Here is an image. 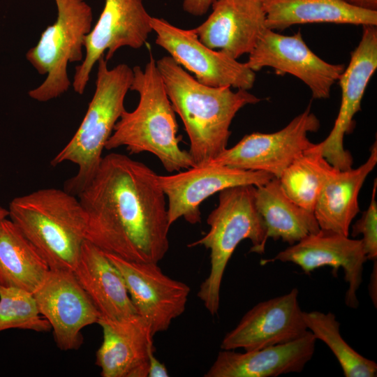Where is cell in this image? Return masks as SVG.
<instances>
[{
    "label": "cell",
    "mask_w": 377,
    "mask_h": 377,
    "mask_svg": "<svg viewBox=\"0 0 377 377\" xmlns=\"http://www.w3.org/2000/svg\"><path fill=\"white\" fill-rule=\"evenodd\" d=\"M158 176L126 155L104 156L77 195L87 218L86 239L127 260H161L169 249L171 226Z\"/></svg>",
    "instance_id": "cell-1"
},
{
    "label": "cell",
    "mask_w": 377,
    "mask_h": 377,
    "mask_svg": "<svg viewBox=\"0 0 377 377\" xmlns=\"http://www.w3.org/2000/svg\"><path fill=\"white\" fill-rule=\"evenodd\" d=\"M172 106L190 140L193 167L208 164L227 149L230 124L245 105L261 99L248 90L199 82L170 56L156 61Z\"/></svg>",
    "instance_id": "cell-2"
},
{
    "label": "cell",
    "mask_w": 377,
    "mask_h": 377,
    "mask_svg": "<svg viewBox=\"0 0 377 377\" xmlns=\"http://www.w3.org/2000/svg\"><path fill=\"white\" fill-rule=\"evenodd\" d=\"M133 71L130 90L139 94V103L134 110L123 112L105 149L124 146L130 154L151 153L170 172L193 167L188 151L179 147L175 112L155 59L151 55L144 68L135 66Z\"/></svg>",
    "instance_id": "cell-3"
},
{
    "label": "cell",
    "mask_w": 377,
    "mask_h": 377,
    "mask_svg": "<svg viewBox=\"0 0 377 377\" xmlns=\"http://www.w3.org/2000/svg\"><path fill=\"white\" fill-rule=\"evenodd\" d=\"M8 212L50 269L73 272L87 233L77 196L64 189L41 188L13 199Z\"/></svg>",
    "instance_id": "cell-4"
},
{
    "label": "cell",
    "mask_w": 377,
    "mask_h": 377,
    "mask_svg": "<svg viewBox=\"0 0 377 377\" xmlns=\"http://www.w3.org/2000/svg\"><path fill=\"white\" fill-rule=\"evenodd\" d=\"M102 57L98 61L96 89L86 114L67 145L51 161L56 166L69 161L77 165L75 175L64 189L76 196L94 177L103 157V151L124 108V100L133 77L126 64L109 69Z\"/></svg>",
    "instance_id": "cell-5"
},
{
    "label": "cell",
    "mask_w": 377,
    "mask_h": 377,
    "mask_svg": "<svg viewBox=\"0 0 377 377\" xmlns=\"http://www.w3.org/2000/svg\"><path fill=\"white\" fill-rule=\"evenodd\" d=\"M253 185H240L219 192L218 206L209 214L208 232L188 247L203 246L210 251V270L198 292L209 313H218L220 290L226 266L238 244L249 239L250 252L264 253L267 240L263 219L256 203Z\"/></svg>",
    "instance_id": "cell-6"
},
{
    "label": "cell",
    "mask_w": 377,
    "mask_h": 377,
    "mask_svg": "<svg viewBox=\"0 0 377 377\" xmlns=\"http://www.w3.org/2000/svg\"><path fill=\"white\" fill-rule=\"evenodd\" d=\"M55 22L42 32L37 44L26 53V59L41 75H46L29 97L47 102L60 97L71 85L67 67L82 62L84 38L92 29L93 11L85 0H54Z\"/></svg>",
    "instance_id": "cell-7"
},
{
    "label": "cell",
    "mask_w": 377,
    "mask_h": 377,
    "mask_svg": "<svg viewBox=\"0 0 377 377\" xmlns=\"http://www.w3.org/2000/svg\"><path fill=\"white\" fill-rule=\"evenodd\" d=\"M319 128V119L308 107L276 132L246 135L208 164L262 171L279 178L289 165L313 145L307 135Z\"/></svg>",
    "instance_id": "cell-8"
},
{
    "label": "cell",
    "mask_w": 377,
    "mask_h": 377,
    "mask_svg": "<svg viewBox=\"0 0 377 377\" xmlns=\"http://www.w3.org/2000/svg\"><path fill=\"white\" fill-rule=\"evenodd\" d=\"M151 18L143 0H105L97 22L84 38L85 56L75 67L74 91L84 94L91 72L101 57L108 61L123 47H142L152 31Z\"/></svg>",
    "instance_id": "cell-9"
},
{
    "label": "cell",
    "mask_w": 377,
    "mask_h": 377,
    "mask_svg": "<svg viewBox=\"0 0 377 377\" xmlns=\"http://www.w3.org/2000/svg\"><path fill=\"white\" fill-rule=\"evenodd\" d=\"M155 43L165 50L184 69L195 75L200 83L209 87L251 89L256 73L246 63L211 49L198 38L194 29L175 27L163 18L151 17Z\"/></svg>",
    "instance_id": "cell-10"
},
{
    "label": "cell",
    "mask_w": 377,
    "mask_h": 377,
    "mask_svg": "<svg viewBox=\"0 0 377 377\" xmlns=\"http://www.w3.org/2000/svg\"><path fill=\"white\" fill-rule=\"evenodd\" d=\"M249 54L246 64L252 71L271 67L278 75H294L309 87L314 99L328 98L345 69L343 64H330L317 56L300 31L286 36L266 28Z\"/></svg>",
    "instance_id": "cell-11"
},
{
    "label": "cell",
    "mask_w": 377,
    "mask_h": 377,
    "mask_svg": "<svg viewBox=\"0 0 377 377\" xmlns=\"http://www.w3.org/2000/svg\"><path fill=\"white\" fill-rule=\"evenodd\" d=\"M105 253L119 271L137 313L147 321L153 336L168 330L172 321L184 312L190 287L165 274L158 263Z\"/></svg>",
    "instance_id": "cell-12"
},
{
    "label": "cell",
    "mask_w": 377,
    "mask_h": 377,
    "mask_svg": "<svg viewBox=\"0 0 377 377\" xmlns=\"http://www.w3.org/2000/svg\"><path fill=\"white\" fill-rule=\"evenodd\" d=\"M377 68V29L362 26L358 45L339 78L341 91L339 111L328 136L317 146L322 155L335 168H352L353 159L343 147V138L354 128L353 117L361 110V103L369 82Z\"/></svg>",
    "instance_id": "cell-13"
},
{
    "label": "cell",
    "mask_w": 377,
    "mask_h": 377,
    "mask_svg": "<svg viewBox=\"0 0 377 377\" xmlns=\"http://www.w3.org/2000/svg\"><path fill=\"white\" fill-rule=\"evenodd\" d=\"M274 177L272 175L225 165L207 164L191 167L170 175H158L159 184L168 198V216L172 226L184 218L191 224L201 222V203L227 188L240 185L256 186Z\"/></svg>",
    "instance_id": "cell-14"
},
{
    "label": "cell",
    "mask_w": 377,
    "mask_h": 377,
    "mask_svg": "<svg viewBox=\"0 0 377 377\" xmlns=\"http://www.w3.org/2000/svg\"><path fill=\"white\" fill-rule=\"evenodd\" d=\"M33 295L62 350L79 348L83 341L82 330L97 323L101 316L71 271L50 269Z\"/></svg>",
    "instance_id": "cell-15"
},
{
    "label": "cell",
    "mask_w": 377,
    "mask_h": 377,
    "mask_svg": "<svg viewBox=\"0 0 377 377\" xmlns=\"http://www.w3.org/2000/svg\"><path fill=\"white\" fill-rule=\"evenodd\" d=\"M367 260L361 239H350L333 231L320 229L286 249L274 257L260 260V265L280 261L297 265L309 274L316 269L330 266L337 276L340 267L348 283L345 303L349 308L359 306L357 292L362 282L364 264Z\"/></svg>",
    "instance_id": "cell-16"
},
{
    "label": "cell",
    "mask_w": 377,
    "mask_h": 377,
    "mask_svg": "<svg viewBox=\"0 0 377 377\" xmlns=\"http://www.w3.org/2000/svg\"><path fill=\"white\" fill-rule=\"evenodd\" d=\"M308 329L298 302V290L260 302L248 311L222 339V350L245 351L292 341Z\"/></svg>",
    "instance_id": "cell-17"
},
{
    "label": "cell",
    "mask_w": 377,
    "mask_h": 377,
    "mask_svg": "<svg viewBox=\"0 0 377 377\" xmlns=\"http://www.w3.org/2000/svg\"><path fill=\"white\" fill-rule=\"evenodd\" d=\"M207 20L194 29L208 47L237 59L249 54L266 27L262 0H214Z\"/></svg>",
    "instance_id": "cell-18"
},
{
    "label": "cell",
    "mask_w": 377,
    "mask_h": 377,
    "mask_svg": "<svg viewBox=\"0 0 377 377\" xmlns=\"http://www.w3.org/2000/svg\"><path fill=\"white\" fill-rule=\"evenodd\" d=\"M97 324L103 341L96 364L103 377H147L149 353L154 350L153 334L138 313L121 319L100 316Z\"/></svg>",
    "instance_id": "cell-19"
},
{
    "label": "cell",
    "mask_w": 377,
    "mask_h": 377,
    "mask_svg": "<svg viewBox=\"0 0 377 377\" xmlns=\"http://www.w3.org/2000/svg\"><path fill=\"white\" fill-rule=\"evenodd\" d=\"M316 339L308 330L287 343L238 353L223 350L205 377H276L301 372L311 360Z\"/></svg>",
    "instance_id": "cell-20"
},
{
    "label": "cell",
    "mask_w": 377,
    "mask_h": 377,
    "mask_svg": "<svg viewBox=\"0 0 377 377\" xmlns=\"http://www.w3.org/2000/svg\"><path fill=\"white\" fill-rule=\"evenodd\" d=\"M73 272L101 316L121 319L137 313L118 269L87 239Z\"/></svg>",
    "instance_id": "cell-21"
},
{
    "label": "cell",
    "mask_w": 377,
    "mask_h": 377,
    "mask_svg": "<svg viewBox=\"0 0 377 377\" xmlns=\"http://www.w3.org/2000/svg\"><path fill=\"white\" fill-rule=\"evenodd\" d=\"M376 163L375 142L369 157L357 168L340 170L334 167L321 189L313 211L320 229L349 235L351 222L360 212V191Z\"/></svg>",
    "instance_id": "cell-22"
},
{
    "label": "cell",
    "mask_w": 377,
    "mask_h": 377,
    "mask_svg": "<svg viewBox=\"0 0 377 377\" xmlns=\"http://www.w3.org/2000/svg\"><path fill=\"white\" fill-rule=\"evenodd\" d=\"M266 27L282 31L295 24L335 23L377 25V10L353 6L345 0H262Z\"/></svg>",
    "instance_id": "cell-23"
},
{
    "label": "cell",
    "mask_w": 377,
    "mask_h": 377,
    "mask_svg": "<svg viewBox=\"0 0 377 377\" xmlns=\"http://www.w3.org/2000/svg\"><path fill=\"white\" fill-rule=\"evenodd\" d=\"M256 203L267 239H281L293 245L320 229L314 213L290 199L278 178L256 186Z\"/></svg>",
    "instance_id": "cell-24"
},
{
    "label": "cell",
    "mask_w": 377,
    "mask_h": 377,
    "mask_svg": "<svg viewBox=\"0 0 377 377\" xmlns=\"http://www.w3.org/2000/svg\"><path fill=\"white\" fill-rule=\"evenodd\" d=\"M50 270L48 265L10 219L0 221V285L33 293Z\"/></svg>",
    "instance_id": "cell-25"
},
{
    "label": "cell",
    "mask_w": 377,
    "mask_h": 377,
    "mask_svg": "<svg viewBox=\"0 0 377 377\" xmlns=\"http://www.w3.org/2000/svg\"><path fill=\"white\" fill-rule=\"evenodd\" d=\"M334 167L313 144L281 173V186L294 202L313 212L321 189Z\"/></svg>",
    "instance_id": "cell-26"
},
{
    "label": "cell",
    "mask_w": 377,
    "mask_h": 377,
    "mask_svg": "<svg viewBox=\"0 0 377 377\" xmlns=\"http://www.w3.org/2000/svg\"><path fill=\"white\" fill-rule=\"evenodd\" d=\"M303 318L314 337L324 342L337 359L346 377H375L376 363L361 355L343 339L340 323L332 312L303 311Z\"/></svg>",
    "instance_id": "cell-27"
},
{
    "label": "cell",
    "mask_w": 377,
    "mask_h": 377,
    "mask_svg": "<svg viewBox=\"0 0 377 377\" xmlns=\"http://www.w3.org/2000/svg\"><path fill=\"white\" fill-rule=\"evenodd\" d=\"M9 329L43 332L52 327L41 316L33 293L0 285V332Z\"/></svg>",
    "instance_id": "cell-28"
},
{
    "label": "cell",
    "mask_w": 377,
    "mask_h": 377,
    "mask_svg": "<svg viewBox=\"0 0 377 377\" xmlns=\"http://www.w3.org/2000/svg\"><path fill=\"white\" fill-rule=\"evenodd\" d=\"M377 181L374 179L371 202L369 207L352 226V235L362 234L364 253L367 260L377 259V202L376 199Z\"/></svg>",
    "instance_id": "cell-29"
},
{
    "label": "cell",
    "mask_w": 377,
    "mask_h": 377,
    "mask_svg": "<svg viewBox=\"0 0 377 377\" xmlns=\"http://www.w3.org/2000/svg\"><path fill=\"white\" fill-rule=\"evenodd\" d=\"M214 0H183V10L194 16L205 14Z\"/></svg>",
    "instance_id": "cell-30"
},
{
    "label": "cell",
    "mask_w": 377,
    "mask_h": 377,
    "mask_svg": "<svg viewBox=\"0 0 377 377\" xmlns=\"http://www.w3.org/2000/svg\"><path fill=\"white\" fill-rule=\"evenodd\" d=\"M148 377H168L169 374L164 363L161 362L155 356L154 350L149 353L148 364Z\"/></svg>",
    "instance_id": "cell-31"
},
{
    "label": "cell",
    "mask_w": 377,
    "mask_h": 377,
    "mask_svg": "<svg viewBox=\"0 0 377 377\" xmlns=\"http://www.w3.org/2000/svg\"><path fill=\"white\" fill-rule=\"evenodd\" d=\"M377 267H376V260L374 261L373 270L370 277V281L369 283V296L374 303L375 307H376L377 304Z\"/></svg>",
    "instance_id": "cell-32"
},
{
    "label": "cell",
    "mask_w": 377,
    "mask_h": 377,
    "mask_svg": "<svg viewBox=\"0 0 377 377\" xmlns=\"http://www.w3.org/2000/svg\"><path fill=\"white\" fill-rule=\"evenodd\" d=\"M347 3L367 10H377V0H345Z\"/></svg>",
    "instance_id": "cell-33"
},
{
    "label": "cell",
    "mask_w": 377,
    "mask_h": 377,
    "mask_svg": "<svg viewBox=\"0 0 377 377\" xmlns=\"http://www.w3.org/2000/svg\"><path fill=\"white\" fill-rule=\"evenodd\" d=\"M9 216L8 209L0 206V221L4 219H6Z\"/></svg>",
    "instance_id": "cell-34"
}]
</instances>
